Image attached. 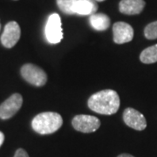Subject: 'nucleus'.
<instances>
[{
    "instance_id": "423d86ee",
    "label": "nucleus",
    "mask_w": 157,
    "mask_h": 157,
    "mask_svg": "<svg viewBox=\"0 0 157 157\" xmlns=\"http://www.w3.org/2000/svg\"><path fill=\"white\" fill-rule=\"evenodd\" d=\"M23 98L19 94H14L0 105V118L7 120L16 114L21 108Z\"/></svg>"
},
{
    "instance_id": "39448f33",
    "label": "nucleus",
    "mask_w": 157,
    "mask_h": 157,
    "mask_svg": "<svg viewBox=\"0 0 157 157\" xmlns=\"http://www.w3.org/2000/svg\"><path fill=\"white\" fill-rule=\"evenodd\" d=\"M73 128L81 133H93L101 127V121L92 115L80 114L72 121Z\"/></svg>"
},
{
    "instance_id": "9d476101",
    "label": "nucleus",
    "mask_w": 157,
    "mask_h": 157,
    "mask_svg": "<svg viewBox=\"0 0 157 157\" xmlns=\"http://www.w3.org/2000/svg\"><path fill=\"white\" fill-rule=\"evenodd\" d=\"M145 6L144 0H121L119 11L126 15H137L143 11Z\"/></svg>"
},
{
    "instance_id": "2eb2a0df",
    "label": "nucleus",
    "mask_w": 157,
    "mask_h": 157,
    "mask_svg": "<svg viewBox=\"0 0 157 157\" xmlns=\"http://www.w3.org/2000/svg\"><path fill=\"white\" fill-rule=\"evenodd\" d=\"M144 35L149 40L157 39V21L148 24L144 29Z\"/></svg>"
},
{
    "instance_id": "f3484780",
    "label": "nucleus",
    "mask_w": 157,
    "mask_h": 157,
    "mask_svg": "<svg viewBox=\"0 0 157 157\" xmlns=\"http://www.w3.org/2000/svg\"><path fill=\"white\" fill-rule=\"evenodd\" d=\"M4 140H5V135L0 131V147L4 143Z\"/></svg>"
},
{
    "instance_id": "1a4fd4ad",
    "label": "nucleus",
    "mask_w": 157,
    "mask_h": 157,
    "mask_svg": "<svg viewBox=\"0 0 157 157\" xmlns=\"http://www.w3.org/2000/svg\"><path fill=\"white\" fill-rule=\"evenodd\" d=\"M113 41L116 44H125L130 42L134 38V29L125 22H116L113 25Z\"/></svg>"
},
{
    "instance_id": "ddd939ff",
    "label": "nucleus",
    "mask_w": 157,
    "mask_h": 157,
    "mask_svg": "<svg viewBox=\"0 0 157 157\" xmlns=\"http://www.w3.org/2000/svg\"><path fill=\"white\" fill-rule=\"evenodd\" d=\"M140 59L144 64H153L157 62V44L142 51L140 55Z\"/></svg>"
},
{
    "instance_id": "0eeeda50",
    "label": "nucleus",
    "mask_w": 157,
    "mask_h": 157,
    "mask_svg": "<svg viewBox=\"0 0 157 157\" xmlns=\"http://www.w3.org/2000/svg\"><path fill=\"white\" fill-rule=\"evenodd\" d=\"M21 30L18 24L15 21L7 23L1 36V43L6 48H11L20 39Z\"/></svg>"
},
{
    "instance_id": "7ed1b4c3",
    "label": "nucleus",
    "mask_w": 157,
    "mask_h": 157,
    "mask_svg": "<svg viewBox=\"0 0 157 157\" xmlns=\"http://www.w3.org/2000/svg\"><path fill=\"white\" fill-rule=\"evenodd\" d=\"M21 75L28 83L35 86H43L47 81L45 72L33 64H25L21 68Z\"/></svg>"
},
{
    "instance_id": "9b49d317",
    "label": "nucleus",
    "mask_w": 157,
    "mask_h": 157,
    "mask_svg": "<svg viewBox=\"0 0 157 157\" xmlns=\"http://www.w3.org/2000/svg\"><path fill=\"white\" fill-rule=\"evenodd\" d=\"M73 11L74 14L92 15L98 11V5L94 0H73Z\"/></svg>"
},
{
    "instance_id": "f03ea898",
    "label": "nucleus",
    "mask_w": 157,
    "mask_h": 157,
    "mask_svg": "<svg viewBox=\"0 0 157 157\" xmlns=\"http://www.w3.org/2000/svg\"><path fill=\"white\" fill-rule=\"evenodd\" d=\"M63 119L58 113L45 112L35 116L32 127L35 132L40 135H50L61 128Z\"/></svg>"
},
{
    "instance_id": "6ab92c4d",
    "label": "nucleus",
    "mask_w": 157,
    "mask_h": 157,
    "mask_svg": "<svg viewBox=\"0 0 157 157\" xmlns=\"http://www.w3.org/2000/svg\"><path fill=\"white\" fill-rule=\"evenodd\" d=\"M94 1H96V2L98 3V2H103V1H105V0H94Z\"/></svg>"
},
{
    "instance_id": "f257e3e1",
    "label": "nucleus",
    "mask_w": 157,
    "mask_h": 157,
    "mask_svg": "<svg viewBox=\"0 0 157 157\" xmlns=\"http://www.w3.org/2000/svg\"><path fill=\"white\" fill-rule=\"evenodd\" d=\"M120 97L114 90L98 92L88 99V107L92 111L105 115H111L120 108Z\"/></svg>"
},
{
    "instance_id": "20e7f679",
    "label": "nucleus",
    "mask_w": 157,
    "mask_h": 157,
    "mask_svg": "<svg viewBox=\"0 0 157 157\" xmlns=\"http://www.w3.org/2000/svg\"><path fill=\"white\" fill-rule=\"evenodd\" d=\"M45 37L51 44H58L63 39L61 20L57 13H52L48 17L45 25Z\"/></svg>"
},
{
    "instance_id": "dca6fc26",
    "label": "nucleus",
    "mask_w": 157,
    "mask_h": 157,
    "mask_svg": "<svg viewBox=\"0 0 157 157\" xmlns=\"http://www.w3.org/2000/svg\"><path fill=\"white\" fill-rule=\"evenodd\" d=\"M14 157H29V155L28 154H27V152L25 151V149L18 148L17 151H16V153H15Z\"/></svg>"
},
{
    "instance_id": "aec40b11",
    "label": "nucleus",
    "mask_w": 157,
    "mask_h": 157,
    "mask_svg": "<svg viewBox=\"0 0 157 157\" xmlns=\"http://www.w3.org/2000/svg\"><path fill=\"white\" fill-rule=\"evenodd\" d=\"M0 30H1V25H0Z\"/></svg>"
},
{
    "instance_id": "a211bd4d",
    "label": "nucleus",
    "mask_w": 157,
    "mask_h": 157,
    "mask_svg": "<svg viewBox=\"0 0 157 157\" xmlns=\"http://www.w3.org/2000/svg\"><path fill=\"white\" fill-rule=\"evenodd\" d=\"M118 157H135V156H133V155H128V154H121V155H120Z\"/></svg>"
},
{
    "instance_id": "4468645a",
    "label": "nucleus",
    "mask_w": 157,
    "mask_h": 157,
    "mask_svg": "<svg viewBox=\"0 0 157 157\" xmlns=\"http://www.w3.org/2000/svg\"><path fill=\"white\" fill-rule=\"evenodd\" d=\"M58 7L65 14L72 15L74 14L73 11V0H56Z\"/></svg>"
},
{
    "instance_id": "f8f14e48",
    "label": "nucleus",
    "mask_w": 157,
    "mask_h": 157,
    "mask_svg": "<svg viewBox=\"0 0 157 157\" xmlns=\"http://www.w3.org/2000/svg\"><path fill=\"white\" fill-rule=\"evenodd\" d=\"M89 22L92 27L97 31H106L110 26V18L104 13H94L90 15Z\"/></svg>"
},
{
    "instance_id": "6e6552de",
    "label": "nucleus",
    "mask_w": 157,
    "mask_h": 157,
    "mask_svg": "<svg viewBox=\"0 0 157 157\" xmlns=\"http://www.w3.org/2000/svg\"><path fill=\"white\" fill-rule=\"evenodd\" d=\"M123 121L131 128L141 131L147 128V121L144 115L132 107L126 108L123 112Z\"/></svg>"
}]
</instances>
